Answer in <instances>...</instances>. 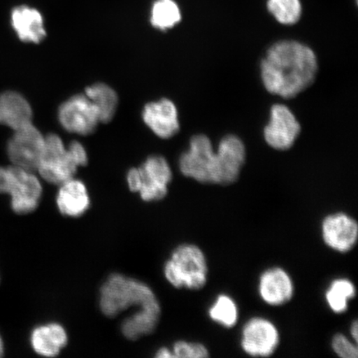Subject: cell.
I'll list each match as a JSON object with an SVG mask.
<instances>
[{
    "instance_id": "1",
    "label": "cell",
    "mask_w": 358,
    "mask_h": 358,
    "mask_svg": "<svg viewBox=\"0 0 358 358\" xmlns=\"http://www.w3.org/2000/svg\"><path fill=\"white\" fill-rule=\"evenodd\" d=\"M245 161V145L238 137H224L216 153L209 138L199 134L191 138L179 168L183 176L200 183L227 186L238 180Z\"/></svg>"
},
{
    "instance_id": "2",
    "label": "cell",
    "mask_w": 358,
    "mask_h": 358,
    "mask_svg": "<svg viewBox=\"0 0 358 358\" xmlns=\"http://www.w3.org/2000/svg\"><path fill=\"white\" fill-rule=\"evenodd\" d=\"M262 78L273 95L290 99L315 82L317 73L315 53L296 41H281L268 49L261 64Z\"/></svg>"
},
{
    "instance_id": "3",
    "label": "cell",
    "mask_w": 358,
    "mask_h": 358,
    "mask_svg": "<svg viewBox=\"0 0 358 358\" xmlns=\"http://www.w3.org/2000/svg\"><path fill=\"white\" fill-rule=\"evenodd\" d=\"M101 310L107 317H115L131 307L160 306L149 285L122 274H112L100 290Z\"/></svg>"
},
{
    "instance_id": "4",
    "label": "cell",
    "mask_w": 358,
    "mask_h": 358,
    "mask_svg": "<svg viewBox=\"0 0 358 358\" xmlns=\"http://www.w3.org/2000/svg\"><path fill=\"white\" fill-rule=\"evenodd\" d=\"M208 274L203 250L191 243L178 245L164 266L165 279L176 289L200 290L207 285Z\"/></svg>"
},
{
    "instance_id": "5",
    "label": "cell",
    "mask_w": 358,
    "mask_h": 358,
    "mask_svg": "<svg viewBox=\"0 0 358 358\" xmlns=\"http://www.w3.org/2000/svg\"><path fill=\"white\" fill-rule=\"evenodd\" d=\"M87 164V151L82 144L71 142L66 149L62 138L50 134L45 137L44 150L37 170L44 180L60 185L73 178L78 169Z\"/></svg>"
},
{
    "instance_id": "6",
    "label": "cell",
    "mask_w": 358,
    "mask_h": 358,
    "mask_svg": "<svg viewBox=\"0 0 358 358\" xmlns=\"http://www.w3.org/2000/svg\"><path fill=\"white\" fill-rule=\"evenodd\" d=\"M0 194H10L13 211L24 215L38 208L43 187L32 171L13 165L0 167Z\"/></svg>"
},
{
    "instance_id": "7",
    "label": "cell",
    "mask_w": 358,
    "mask_h": 358,
    "mask_svg": "<svg viewBox=\"0 0 358 358\" xmlns=\"http://www.w3.org/2000/svg\"><path fill=\"white\" fill-rule=\"evenodd\" d=\"M172 178L171 169L161 156L150 157L141 167L131 169L127 174L129 189L138 192L145 201L164 199Z\"/></svg>"
},
{
    "instance_id": "8",
    "label": "cell",
    "mask_w": 358,
    "mask_h": 358,
    "mask_svg": "<svg viewBox=\"0 0 358 358\" xmlns=\"http://www.w3.org/2000/svg\"><path fill=\"white\" fill-rule=\"evenodd\" d=\"M280 333L277 326L264 317H252L241 329V348L253 357H271L278 349Z\"/></svg>"
},
{
    "instance_id": "9",
    "label": "cell",
    "mask_w": 358,
    "mask_h": 358,
    "mask_svg": "<svg viewBox=\"0 0 358 358\" xmlns=\"http://www.w3.org/2000/svg\"><path fill=\"white\" fill-rule=\"evenodd\" d=\"M15 131L7 147L11 162L29 171L37 170L44 150L45 137L32 123Z\"/></svg>"
},
{
    "instance_id": "10",
    "label": "cell",
    "mask_w": 358,
    "mask_h": 358,
    "mask_svg": "<svg viewBox=\"0 0 358 358\" xmlns=\"http://www.w3.org/2000/svg\"><path fill=\"white\" fill-rule=\"evenodd\" d=\"M321 236L324 244L334 252H350L357 243V222L343 212L327 215L321 223Z\"/></svg>"
},
{
    "instance_id": "11",
    "label": "cell",
    "mask_w": 358,
    "mask_h": 358,
    "mask_svg": "<svg viewBox=\"0 0 358 358\" xmlns=\"http://www.w3.org/2000/svg\"><path fill=\"white\" fill-rule=\"evenodd\" d=\"M58 118L66 131L87 136L100 122L96 106L86 95H76L60 106Z\"/></svg>"
},
{
    "instance_id": "12",
    "label": "cell",
    "mask_w": 358,
    "mask_h": 358,
    "mask_svg": "<svg viewBox=\"0 0 358 358\" xmlns=\"http://www.w3.org/2000/svg\"><path fill=\"white\" fill-rule=\"evenodd\" d=\"M301 124L287 106L277 104L272 106L271 120L264 131L266 141L273 149L287 150L294 144Z\"/></svg>"
},
{
    "instance_id": "13",
    "label": "cell",
    "mask_w": 358,
    "mask_h": 358,
    "mask_svg": "<svg viewBox=\"0 0 358 358\" xmlns=\"http://www.w3.org/2000/svg\"><path fill=\"white\" fill-rule=\"evenodd\" d=\"M258 293L262 301L268 306H285L294 297V284L292 277L283 268H268L259 277Z\"/></svg>"
},
{
    "instance_id": "14",
    "label": "cell",
    "mask_w": 358,
    "mask_h": 358,
    "mask_svg": "<svg viewBox=\"0 0 358 358\" xmlns=\"http://www.w3.org/2000/svg\"><path fill=\"white\" fill-rule=\"evenodd\" d=\"M143 120L156 136L162 138H171L179 131L176 106L168 99L147 104Z\"/></svg>"
},
{
    "instance_id": "15",
    "label": "cell",
    "mask_w": 358,
    "mask_h": 358,
    "mask_svg": "<svg viewBox=\"0 0 358 358\" xmlns=\"http://www.w3.org/2000/svg\"><path fill=\"white\" fill-rule=\"evenodd\" d=\"M59 186L56 203L61 214L65 217L77 218L87 212L91 206V199L83 182L73 178Z\"/></svg>"
},
{
    "instance_id": "16",
    "label": "cell",
    "mask_w": 358,
    "mask_h": 358,
    "mask_svg": "<svg viewBox=\"0 0 358 358\" xmlns=\"http://www.w3.org/2000/svg\"><path fill=\"white\" fill-rule=\"evenodd\" d=\"M69 341V336L64 327L57 323L40 325L33 330L30 343L34 351L38 355L55 357L59 355Z\"/></svg>"
},
{
    "instance_id": "17",
    "label": "cell",
    "mask_w": 358,
    "mask_h": 358,
    "mask_svg": "<svg viewBox=\"0 0 358 358\" xmlns=\"http://www.w3.org/2000/svg\"><path fill=\"white\" fill-rule=\"evenodd\" d=\"M11 24L22 42L39 43L47 35L41 13L29 6H21L13 8Z\"/></svg>"
},
{
    "instance_id": "18",
    "label": "cell",
    "mask_w": 358,
    "mask_h": 358,
    "mask_svg": "<svg viewBox=\"0 0 358 358\" xmlns=\"http://www.w3.org/2000/svg\"><path fill=\"white\" fill-rule=\"evenodd\" d=\"M33 110L21 94L6 92L0 95V124L17 131L32 123Z\"/></svg>"
},
{
    "instance_id": "19",
    "label": "cell",
    "mask_w": 358,
    "mask_h": 358,
    "mask_svg": "<svg viewBox=\"0 0 358 358\" xmlns=\"http://www.w3.org/2000/svg\"><path fill=\"white\" fill-rule=\"evenodd\" d=\"M160 315V306L138 308L122 322V332L124 337L136 340L154 332L159 324Z\"/></svg>"
},
{
    "instance_id": "20",
    "label": "cell",
    "mask_w": 358,
    "mask_h": 358,
    "mask_svg": "<svg viewBox=\"0 0 358 358\" xmlns=\"http://www.w3.org/2000/svg\"><path fill=\"white\" fill-rule=\"evenodd\" d=\"M96 106L100 122L108 123L113 119L118 106V96L113 89L106 84L97 83L86 89L85 94Z\"/></svg>"
},
{
    "instance_id": "21",
    "label": "cell",
    "mask_w": 358,
    "mask_h": 358,
    "mask_svg": "<svg viewBox=\"0 0 358 358\" xmlns=\"http://www.w3.org/2000/svg\"><path fill=\"white\" fill-rule=\"evenodd\" d=\"M357 289L353 282L347 278H337L331 282L325 291V301L330 310L337 315L346 313L349 301L356 297Z\"/></svg>"
},
{
    "instance_id": "22",
    "label": "cell",
    "mask_w": 358,
    "mask_h": 358,
    "mask_svg": "<svg viewBox=\"0 0 358 358\" xmlns=\"http://www.w3.org/2000/svg\"><path fill=\"white\" fill-rule=\"evenodd\" d=\"M210 320L225 329H232L239 319V308L234 298L222 294L215 299L208 308Z\"/></svg>"
},
{
    "instance_id": "23",
    "label": "cell",
    "mask_w": 358,
    "mask_h": 358,
    "mask_svg": "<svg viewBox=\"0 0 358 358\" xmlns=\"http://www.w3.org/2000/svg\"><path fill=\"white\" fill-rule=\"evenodd\" d=\"M181 20V12L173 0H157L152 7L150 22L155 28L167 30Z\"/></svg>"
},
{
    "instance_id": "24",
    "label": "cell",
    "mask_w": 358,
    "mask_h": 358,
    "mask_svg": "<svg viewBox=\"0 0 358 358\" xmlns=\"http://www.w3.org/2000/svg\"><path fill=\"white\" fill-rule=\"evenodd\" d=\"M267 7L282 24L292 25L301 19L302 8L299 0H268Z\"/></svg>"
},
{
    "instance_id": "25",
    "label": "cell",
    "mask_w": 358,
    "mask_h": 358,
    "mask_svg": "<svg viewBox=\"0 0 358 358\" xmlns=\"http://www.w3.org/2000/svg\"><path fill=\"white\" fill-rule=\"evenodd\" d=\"M172 352L174 357L179 358H208V348L203 343L187 341H178L173 344Z\"/></svg>"
},
{
    "instance_id": "26",
    "label": "cell",
    "mask_w": 358,
    "mask_h": 358,
    "mask_svg": "<svg viewBox=\"0 0 358 358\" xmlns=\"http://www.w3.org/2000/svg\"><path fill=\"white\" fill-rule=\"evenodd\" d=\"M331 347L336 355L341 358H357L358 349L356 343H352L347 336L336 334L331 342Z\"/></svg>"
},
{
    "instance_id": "27",
    "label": "cell",
    "mask_w": 358,
    "mask_h": 358,
    "mask_svg": "<svg viewBox=\"0 0 358 358\" xmlns=\"http://www.w3.org/2000/svg\"><path fill=\"white\" fill-rule=\"evenodd\" d=\"M156 357L158 358H172L174 357L172 350H169L168 348H161L156 352Z\"/></svg>"
},
{
    "instance_id": "28",
    "label": "cell",
    "mask_w": 358,
    "mask_h": 358,
    "mask_svg": "<svg viewBox=\"0 0 358 358\" xmlns=\"http://www.w3.org/2000/svg\"><path fill=\"white\" fill-rule=\"evenodd\" d=\"M350 334H351V337L352 338V339L355 340V342L356 343H357L358 323H357V320L353 321L351 324Z\"/></svg>"
},
{
    "instance_id": "29",
    "label": "cell",
    "mask_w": 358,
    "mask_h": 358,
    "mask_svg": "<svg viewBox=\"0 0 358 358\" xmlns=\"http://www.w3.org/2000/svg\"><path fill=\"white\" fill-rule=\"evenodd\" d=\"M4 352V348H3V343L1 337H0V357H2L3 355Z\"/></svg>"
}]
</instances>
